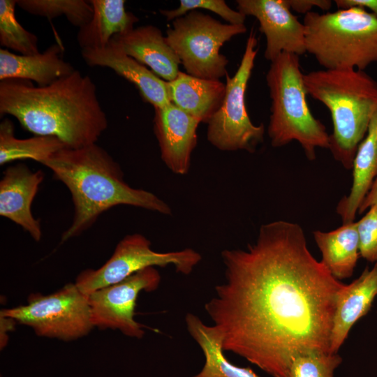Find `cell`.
I'll return each instance as SVG.
<instances>
[{"label":"cell","instance_id":"cell-23","mask_svg":"<svg viewBox=\"0 0 377 377\" xmlns=\"http://www.w3.org/2000/svg\"><path fill=\"white\" fill-rule=\"evenodd\" d=\"M321 253L320 262L337 280L350 278L354 272L360 254L356 222L343 223L338 228L313 232Z\"/></svg>","mask_w":377,"mask_h":377},{"label":"cell","instance_id":"cell-1","mask_svg":"<svg viewBox=\"0 0 377 377\" xmlns=\"http://www.w3.org/2000/svg\"><path fill=\"white\" fill-rule=\"evenodd\" d=\"M224 280L205 310L233 353L272 377L300 354L330 353L337 296L345 284L309 251L297 223L260 226L246 249L221 251Z\"/></svg>","mask_w":377,"mask_h":377},{"label":"cell","instance_id":"cell-2","mask_svg":"<svg viewBox=\"0 0 377 377\" xmlns=\"http://www.w3.org/2000/svg\"><path fill=\"white\" fill-rule=\"evenodd\" d=\"M0 114L15 117L36 135L57 137L71 149L96 143L108 126L94 82L75 69L45 87L1 80Z\"/></svg>","mask_w":377,"mask_h":377},{"label":"cell","instance_id":"cell-28","mask_svg":"<svg viewBox=\"0 0 377 377\" xmlns=\"http://www.w3.org/2000/svg\"><path fill=\"white\" fill-rule=\"evenodd\" d=\"M197 8L208 10L219 15L228 24H244L246 16L229 7L223 0H181L177 8L161 10L167 20H174Z\"/></svg>","mask_w":377,"mask_h":377},{"label":"cell","instance_id":"cell-32","mask_svg":"<svg viewBox=\"0 0 377 377\" xmlns=\"http://www.w3.org/2000/svg\"><path fill=\"white\" fill-rule=\"evenodd\" d=\"M375 203H377V176L374 179L369 193L360 205L358 213L362 214Z\"/></svg>","mask_w":377,"mask_h":377},{"label":"cell","instance_id":"cell-7","mask_svg":"<svg viewBox=\"0 0 377 377\" xmlns=\"http://www.w3.org/2000/svg\"><path fill=\"white\" fill-rule=\"evenodd\" d=\"M246 29L245 24H223L209 15L191 10L172 21L165 38L188 74L219 80L228 74V64L220 53L221 47Z\"/></svg>","mask_w":377,"mask_h":377},{"label":"cell","instance_id":"cell-16","mask_svg":"<svg viewBox=\"0 0 377 377\" xmlns=\"http://www.w3.org/2000/svg\"><path fill=\"white\" fill-rule=\"evenodd\" d=\"M377 296V263L339 292L333 317L330 353H338L353 326L370 311Z\"/></svg>","mask_w":377,"mask_h":377},{"label":"cell","instance_id":"cell-26","mask_svg":"<svg viewBox=\"0 0 377 377\" xmlns=\"http://www.w3.org/2000/svg\"><path fill=\"white\" fill-rule=\"evenodd\" d=\"M15 0L0 1V44L22 55L39 53L38 38L26 30L15 17Z\"/></svg>","mask_w":377,"mask_h":377},{"label":"cell","instance_id":"cell-5","mask_svg":"<svg viewBox=\"0 0 377 377\" xmlns=\"http://www.w3.org/2000/svg\"><path fill=\"white\" fill-rule=\"evenodd\" d=\"M299 57L283 52L271 61L266 75L272 100L267 132L272 146L296 140L313 161L317 148H330V135L309 108Z\"/></svg>","mask_w":377,"mask_h":377},{"label":"cell","instance_id":"cell-31","mask_svg":"<svg viewBox=\"0 0 377 377\" xmlns=\"http://www.w3.org/2000/svg\"><path fill=\"white\" fill-rule=\"evenodd\" d=\"M334 3L339 9L352 7L368 8L377 17V0H335Z\"/></svg>","mask_w":377,"mask_h":377},{"label":"cell","instance_id":"cell-8","mask_svg":"<svg viewBox=\"0 0 377 377\" xmlns=\"http://www.w3.org/2000/svg\"><path fill=\"white\" fill-rule=\"evenodd\" d=\"M258 40L251 31L239 66L232 77L226 75V94L220 108L208 121V141L221 151L253 153L263 142L265 126L254 125L247 113L245 94L258 53Z\"/></svg>","mask_w":377,"mask_h":377},{"label":"cell","instance_id":"cell-29","mask_svg":"<svg viewBox=\"0 0 377 377\" xmlns=\"http://www.w3.org/2000/svg\"><path fill=\"white\" fill-rule=\"evenodd\" d=\"M356 228L360 256L370 263H377V203L356 221Z\"/></svg>","mask_w":377,"mask_h":377},{"label":"cell","instance_id":"cell-18","mask_svg":"<svg viewBox=\"0 0 377 377\" xmlns=\"http://www.w3.org/2000/svg\"><path fill=\"white\" fill-rule=\"evenodd\" d=\"M62 48L53 44L43 52L33 55L12 53L0 49V80L18 79L32 80L45 87L72 73V65L61 58Z\"/></svg>","mask_w":377,"mask_h":377},{"label":"cell","instance_id":"cell-11","mask_svg":"<svg viewBox=\"0 0 377 377\" xmlns=\"http://www.w3.org/2000/svg\"><path fill=\"white\" fill-rule=\"evenodd\" d=\"M161 281L159 272L151 267L88 295L94 327L119 330L127 337L142 339L143 326L134 319L137 299L142 291L156 290Z\"/></svg>","mask_w":377,"mask_h":377},{"label":"cell","instance_id":"cell-22","mask_svg":"<svg viewBox=\"0 0 377 377\" xmlns=\"http://www.w3.org/2000/svg\"><path fill=\"white\" fill-rule=\"evenodd\" d=\"M185 324L205 357L202 369L192 377H260L251 368L235 365L226 358L223 336L214 325L204 323L192 313H186Z\"/></svg>","mask_w":377,"mask_h":377},{"label":"cell","instance_id":"cell-3","mask_svg":"<svg viewBox=\"0 0 377 377\" xmlns=\"http://www.w3.org/2000/svg\"><path fill=\"white\" fill-rule=\"evenodd\" d=\"M69 190L74 206L71 225L61 242L79 236L101 214L117 205H130L170 215L169 205L151 192L131 187L120 165L96 143L64 148L42 163Z\"/></svg>","mask_w":377,"mask_h":377},{"label":"cell","instance_id":"cell-10","mask_svg":"<svg viewBox=\"0 0 377 377\" xmlns=\"http://www.w3.org/2000/svg\"><path fill=\"white\" fill-rule=\"evenodd\" d=\"M201 260L200 253L191 248L168 252L154 251L147 238L134 233L119 241L111 257L101 267L81 272L75 283L87 296L148 267L172 265L176 272L189 275Z\"/></svg>","mask_w":377,"mask_h":377},{"label":"cell","instance_id":"cell-27","mask_svg":"<svg viewBox=\"0 0 377 377\" xmlns=\"http://www.w3.org/2000/svg\"><path fill=\"white\" fill-rule=\"evenodd\" d=\"M341 362L338 353L314 351L300 354L292 360L286 377H334Z\"/></svg>","mask_w":377,"mask_h":377},{"label":"cell","instance_id":"cell-17","mask_svg":"<svg viewBox=\"0 0 377 377\" xmlns=\"http://www.w3.org/2000/svg\"><path fill=\"white\" fill-rule=\"evenodd\" d=\"M112 38L126 54L148 66L164 81L171 82L177 76L180 60L157 27L142 26Z\"/></svg>","mask_w":377,"mask_h":377},{"label":"cell","instance_id":"cell-15","mask_svg":"<svg viewBox=\"0 0 377 377\" xmlns=\"http://www.w3.org/2000/svg\"><path fill=\"white\" fill-rule=\"evenodd\" d=\"M81 54L88 66L109 68L133 84L142 98L154 108L171 103L167 82L126 54L113 38L104 48L82 49Z\"/></svg>","mask_w":377,"mask_h":377},{"label":"cell","instance_id":"cell-13","mask_svg":"<svg viewBox=\"0 0 377 377\" xmlns=\"http://www.w3.org/2000/svg\"><path fill=\"white\" fill-rule=\"evenodd\" d=\"M200 123L172 103L163 108H154V131L161 157L175 174L183 175L189 170Z\"/></svg>","mask_w":377,"mask_h":377},{"label":"cell","instance_id":"cell-4","mask_svg":"<svg viewBox=\"0 0 377 377\" xmlns=\"http://www.w3.org/2000/svg\"><path fill=\"white\" fill-rule=\"evenodd\" d=\"M304 82L307 94L330 112L333 157L351 169L377 109V82L364 71L350 68L313 71L304 74Z\"/></svg>","mask_w":377,"mask_h":377},{"label":"cell","instance_id":"cell-21","mask_svg":"<svg viewBox=\"0 0 377 377\" xmlns=\"http://www.w3.org/2000/svg\"><path fill=\"white\" fill-rule=\"evenodd\" d=\"M93 16L79 29L77 40L81 49H101L116 35L134 29L138 18L125 8L124 0H91Z\"/></svg>","mask_w":377,"mask_h":377},{"label":"cell","instance_id":"cell-25","mask_svg":"<svg viewBox=\"0 0 377 377\" xmlns=\"http://www.w3.org/2000/svg\"><path fill=\"white\" fill-rule=\"evenodd\" d=\"M17 5L26 12L52 19L65 16L68 22L79 29L87 24L93 16L89 1L84 0H20Z\"/></svg>","mask_w":377,"mask_h":377},{"label":"cell","instance_id":"cell-20","mask_svg":"<svg viewBox=\"0 0 377 377\" xmlns=\"http://www.w3.org/2000/svg\"><path fill=\"white\" fill-rule=\"evenodd\" d=\"M352 169L350 191L340 200L336 209L343 223L355 221L360 206L377 176V109L365 137L358 146Z\"/></svg>","mask_w":377,"mask_h":377},{"label":"cell","instance_id":"cell-6","mask_svg":"<svg viewBox=\"0 0 377 377\" xmlns=\"http://www.w3.org/2000/svg\"><path fill=\"white\" fill-rule=\"evenodd\" d=\"M306 52L325 69L364 71L377 62V17L358 7L304 15Z\"/></svg>","mask_w":377,"mask_h":377},{"label":"cell","instance_id":"cell-9","mask_svg":"<svg viewBox=\"0 0 377 377\" xmlns=\"http://www.w3.org/2000/svg\"><path fill=\"white\" fill-rule=\"evenodd\" d=\"M0 316L31 327L38 336L63 341L81 338L94 327L88 297L72 283L50 295L31 294L27 304L4 309Z\"/></svg>","mask_w":377,"mask_h":377},{"label":"cell","instance_id":"cell-14","mask_svg":"<svg viewBox=\"0 0 377 377\" xmlns=\"http://www.w3.org/2000/svg\"><path fill=\"white\" fill-rule=\"evenodd\" d=\"M44 177L41 170L34 172L18 163L8 167L0 181V215L22 227L36 242L40 240L42 230L31 205Z\"/></svg>","mask_w":377,"mask_h":377},{"label":"cell","instance_id":"cell-19","mask_svg":"<svg viewBox=\"0 0 377 377\" xmlns=\"http://www.w3.org/2000/svg\"><path fill=\"white\" fill-rule=\"evenodd\" d=\"M167 83L170 102L200 122H208L220 108L226 94V84L219 80L200 78L181 71Z\"/></svg>","mask_w":377,"mask_h":377},{"label":"cell","instance_id":"cell-24","mask_svg":"<svg viewBox=\"0 0 377 377\" xmlns=\"http://www.w3.org/2000/svg\"><path fill=\"white\" fill-rule=\"evenodd\" d=\"M66 147V145L60 139L52 135H36L18 139L15 135V127L10 119H4L0 124L1 165L24 159H31L42 164Z\"/></svg>","mask_w":377,"mask_h":377},{"label":"cell","instance_id":"cell-12","mask_svg":"<svg viewBox=\"0 0 377 377\" xmlns=\"http://www.w3.org/2000/svg\"><path fill=\"white\" fill-rule=\"evenodd\" d=\"M238 11L256 17L266 38L265 58L270 62L283 52L306 53L305 26L294 15L287 0H238Z\"/></svg>","mask_w":377,"mask_h":377},{"label":"cell","instance_id":"cell-30","mask_svg":"<svg viewBox=\"0 0 377 377\" xmlns=\"http://www.w3.org/2000/svg\"><path fill=\"white\" fill-rule=\"evenodd\" d=\"M287 2L290 10L304 15L311 12L313 7L329 10L332 3L330 0H287Z\"/></svg>","mask_w":377,"mask_h":377}]
</instances>
